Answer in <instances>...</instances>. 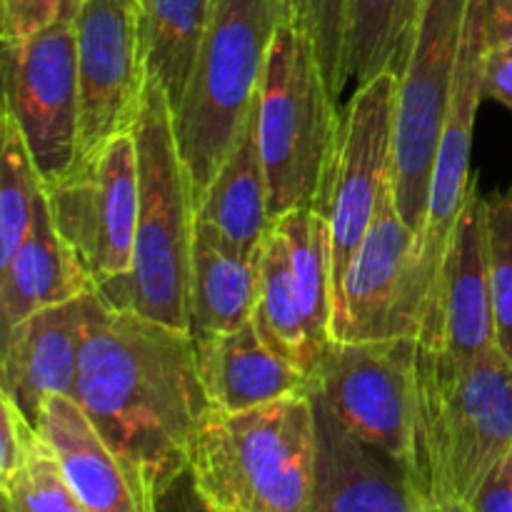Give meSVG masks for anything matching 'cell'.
Returning <instances> with one entry per match:
<instances>
[{"mask_svg": "<svg viewBox=\"0 0 512 512\" xmlns=\"http://www.w3.org/2000/svg\"><path fill=\"white\" fill-rule=\"evenodd\" d=\"M73 400L155 493L188 470L190 443L210 410L193 335L108 308L95 290Z\"/></svg>", "mask_w": 512, "mask_h": 512, "instance_id": "6da1fadb", "label": "cell"}, {"mask_svg": "<svg viewBox=\"0 0 512 512\" xmlns=\"http://www.w3.org/2000/svg\"><path fill=\"white\" fill-rule=\"evenodd\" d=\"M512 448V360L500 345L460 363L418 345L408 478L425 512L468 510Z\"/></svg>", "mask_w": 512, "mask_h": 512, "instance_id": "7a4b0ae2", "label": "cell"}, {"mask_svg": "<svg viewBox=\"0 0 512 512\" xmlns=\"http://www.w3.org/2000/svg\"><path fill=\"white\" fill-rule=\"evenodd\" d=\"M200 498L218 512H313L318 413L310 395L203 415L188 453Z\"/></svg>", "mask_w": 512, "mask_h": 512, "instance_id": "3957f363", "label": "cell"}, {"mask_svg": "<svg viewBox=\"0 0 512 512\" xmlns=\"http://www.w3.org/2000/svg\"><path fill=\"white\" fill-rule=\"evenodd\" d=\"M140 163V213L133 265L95 288L108 308L190 333V265L195 208L163 90L148 85L133 128Z\"/></svg>", "mask_w": 512, "mask_h": 512, "instance_id": "277c9868", "label": "cell"}, {"mask_svg": "<svg viewBox=\"0 0 512 512\" xmlns=\"http://www.w3.org/2000/svg\"><path fill=\"white\" fill-rule=\"evenodd\" d=\"M285 13L283 0H213L198 63L173 110L175 143L193 208L253 115L270 45Z\"/></svg>", "mask_w": 512, "mask_h": 512, "instance_id": "5b68a950", "label": "cell"}, {"mask_svg": "<svg viewBox=\"0 0 512 512\" xmlns=\"http://www.w3.org/2000/svg\"><path fill=\"white\" fill-rule=\"evenodd\" d=\"M340 103L315 50L288 13L275 30L255 103V135L265 165L270 218L318 205L333 158Z\"/></svg>", "mask_w": 512, "mask_h": 512, "instance_id": "8992f818", "label": "cell"}, {"mask_svg": "<svg viewBox=\"0 0 512 512\" xmlns=\"http://www.w3.org/2000/svg\"><path fill=\"white\" fill-rule=\"evenodd\" d=\"M473 0H423L398 70L393 198L405 223L423 233L440 130L455 83Z\"/></svg>", "mask_w": 512, "mask_h": 512, "instance_id": "52a82bcc", "label": "cell"}, {"mask_svg": "<svg viewBox=\"0 0 512 512\" xmlns=\"http://www.w3.org/2000/svg\"><path fill=\"white\" fill-rule=\"evenodd\" d=\"M428 298L420 240L398 213L390 180L335 288L330 340H418Z\"/></svg>", "mask_w": 512, "mask_h": 512, "instance_id": "ba28073f", "label": "cell"}, {"mask_svg": "<svg viewBox=\"0 0 512 512\" xmlns=\"http://www.w3.org/2000/svg\"><path fill=\"white\" fill-rule=\"evenodd\" d=\"M418 340H328L310 380V398L350 435L408 470L415 435Z\"/></svg>", "mask_w": 512, "mask_h": 512, "instance_id": "9c48e42d", "label": "cell"}, {"mask_svg": "<svg viewBox=\"0 0 512 512\" xmlns=\"http://www.w3.org/2000/svg\"><path fill=\"white\" fill-rule=\"evenodd\" d=\"M395 88L398 75L383 73L358 85L340 105L333 158L318 200L328 225L333 295L393 175Z\"/></svg>", "mask_w": 512, "mask_h": 512, "instance_id": "30bf717a", "label": "cell"}, {"mask_svg": "<svg viewBox=\"0 0 512 512\" xmlns=\"http://www.w3.org/2000/svg\"><path fill=\"white\" fill-rule=\"evenodd\" d=\"M45 190L55 228L95 288L123 278L133 265L140 213V163L133 130L110 138Z\"/></svg>", "mask_w": 512, "mask_h": 512, "instance_id": "8fae6325", "label": "cell"}, {"mask_svg": "<svg viewBox=\"0 0 512 512\" xmlns=\"http://www.w3.org/2000/svg\"><path fill=\"white\" fill-rule=\"evenodd\" d=\"M3 100L45 185L78 163L80 80L75 20L3 45Z\"/></svg>", "mask_w": 512, "mask_h": 512, "instance_id": "7c38bea8", "label": "cell"}, {"mask_svg": "<svg viewBox=\"0 0 512 512\" xmlns=\"http://www.w3.org/2000/svg\"><path fill=\"white\" fill-rule=\"evenodd\" d=\"M80 80L78 160L120 133L143 113L148 75L140 50V0H85L75 18Z\"/></svg>", "mask_w": 512, "mask_h": 512, "instance_id": "4fadbf2b", "label": "cell"}, {"mask_svg": "<svg viewBox=\"0 0 512 512\" xmlns=\"http://www.w3.org/2000/svg\"><path fill=\"white\" fill-rule=\"evenodd\" d=\"M418 345L468 363L498 343L488 263V200L478 183L458 215Z\"/></svg>", "mask_w": 512, "mask_h": 512, "instance_id": "5bb4252c", "label": "cell"}, {"mask_svg": "<svg viewBox=\"0 0 512 512\" xmlns=\"http://www.w3.org/2000/svg\"><path fill=\"white\" fill-rule=\"evenodd\" d=\"M485 55H488V38H485L483 23V0H473L468 25H465L460 63L455 70V83L450 90V103L445 110V123L440 130L438 153H435L428 218L420 233V253H423L425 275H428L430 298L438 285L450 235L475 183L470 175V153H473L475 118L485 98Z\"/></svg>", "mask_w": 512, "mask_h": 512, "instance_id": "9a60e30c", "label": "cell"}, {"mask_svg": "<svg viewBox=\"0 0 512 512\" xmlns=\"http://www.w3.org/2000/svg\"><path fill=\"white\" fill-rule=\"evenodd\" d=\"M35 428L58 458L65 480L85 510L155 512L158 493L153 485L105 443L73 398L53 395L45 400Z\"/></svg>", "mask_w": 512, "mask_h": 512, "instance_id": "2e32d148", "label": "cell"}, {"mask_svg": "<svg viewBox=\"0 0 512 512\" xmlns=\"http://www.w3.org/2000/svg\"><path fill=\"white\" fill-rule=\"evenodd\" d=\"M88 295L38 310L3 335L0 390L15 400L33 425L45 400L75 395L88 328Z\"/></svg>", "mask_w": 512, "mask_h": 512, "instance_id": "e0dca14e", "label": "cell"}, {"mask_svg": "<svg viewBox=\"0 0 512 512\" xmlns=\"http://www.w3.org/2000/svg\"><path fill=\"white\" fill-rule=\"evenodd\" d=\"M315 413L318 478L313 512H425L403 463L350 435L320 403H315Z\"/></svg>", "mask_w": 512, "mask_h": 512, "instance_id": "ac0fdd59", "label": "cell"}, {"mask_svg": "<svg viewBox=\"0 0 512 512\" xmlns=\"http://www.w3.org/2000/svg\"><path fill=\"white\" fill-rule=\"evenodd\" d=\"M198 375L213 410L238 413L275 400L310 395V375L280 355L255 323L193 338Z\"/></svg>", "mask_w": 512, "mask_h": 512, "instance_id": "d6986e66", "label": "cell"}, {"mask_svg": "<svg viewBox=\"0 0 512 512\" xmlns=\"http://www.w3.org/2000/svg\"><path fill=\"white\" fill-rule=\"evenodd\" d=\"M93 290L95 283L55 228L43 183L23 245L0 268V335L10 333L38 310L70 303Z\"/></svg>", "mask_w": 512, "mask_h": 512, "instance_id": "ffe728a7", "label": "cell"}, {"mask_svg": "<svg viewBox=\"0 0 512 512\" xmlns=\"http://www.w3.org/2000/svg\"><path fill=\"white\" fill-rule=\"evenodd\" d=\"M195 225L235 255L258 258L260 245L273 228V218L268 178L255 135V110L213 183L195 205Z\"/></svg>", "mask_w": 512, "mask_h": 512, "instance_id": "44dd1931", "label": "cell"}, {"mask_svg": "<svg viewBox=\"0 0 512 512\" xmlns=\"http://www.w3.org/2000/svg\"><path fill=\"white\" fill-rule=\"evenodd\" d=\"M258 303V258H243L195 225L190 265V335L228 333L250 323Z\"/></svg>", "mask_w": 512, "mask_h": 512, "instance_id": "7402d4cb", "label": "cell"}, {"mask_svg": "<svg viewBox=\"0 0 512 512\" xmlns=\"http://www.w3.org/2000/svg\"><path fill=\"white\" fill-rule=\"evenodd\" d=\"M213 0H140V50L148 85L178 108L198 63Z\"/></svg>", "mask_w": 512, "mask_h": 512, "instance_id": "603a6c76", "label": "cell"}, {"mask_svg": "<svg viewBox=\"0 0 512 512\" xmlns=\"http://www.w3.org/2000/svg\"><path fill=\"white\" fill-rule=\"evenodd\" d=\"M253 323L280 355L293 360L313 378L323 348L315 343L305 323L288 245L275 223L258 250V303Z\"/></svg>", "mask_w": 512, "mask_h": 512, "instance_id": "cb8c5ba5", "label": "cell"}, {"mask_svg": "<svg viewBox=\"0 0 512 512\" xmlns=\"http://www.w3.org/2000/svg\"><path fill=\"white\" fill-rule=\"evenodd\" d=\"M423 0H348L343 93L383 73L398 75Z\"/></svg>", "mask_w": 512, "mask_h": 512, "instance_id": "d4e9b609", "label": "cell"}, {"mask_svg": "<svg viewBox=\"0 0 512 512\" xmlns=\"http://www.w3.org/2000/svg\"><path fill=\"white\" fill-rule=\"evenodd\" d=\"M275 228L288 245L305 323L315 343L325 348L333 325V260L328 225L318 205H305L280 215Z\"/></svg>", "mask_w": 512, "mask_h": 512, "instance_id": "484cf974", "label": "cell"}, {"mask_svg": "<svg viewBox=\"0 0 512 512\" xmlns=\"http://www.w3.org/2000/svg\"><path fill=\"white\" fill-rule=\"evenodd\" d=\"M38 170L25 148L18 123L3 113L0 128V268L10 263L15 250L23 245L35 213L40 193Z\"/></svg>", "mask_w": 512, "mask_h": 512, "instance_id": "4316f807", "label": "cell"}, {"mask_svg": "<svg viewBox=\"0 0 512 512\" xmlns=\"http://www.w3.org/2000/svg\"><path fill=\"white\" fill-rule=\"evenodd\" d=\"M0 488L5 512H88L40 433L23 465Z\"/></svg>", "mask_w": 512, "mask_h": 512, "instance_id": "83f0119b", "label": "cell"}, {"mask_svg": "<svg viewBox=\"0 0 512 512\" xmlns=\"http://www.w3.org/2000/svg\"><path fill=\"white\" fill-rule=\"evenodd\" d=\"M488 263L498 343L512 360V185L488 200Z\"/></svg>", "mask_w": 512, "mask_h": 512, "instance_id": "f1b7e54d", "label": "cell"}, {"mask_svg": "<svg viewBox=\"0 0 512 512\" xmlns=\"http://www.w3.org/2000/svg\"><path fill=\"white\" fill-rule=\"evenodd\" d=\"M348 0H293L288 15L310 40L330 93L343 95V40Z\"/></svg>", "mask_w": 512, "mask_h": 512, "instance_id": "f546056e", "label": "cell"}, {"mask_svg": "<svg viewBox=\"0 0 512 512\" xmlns=\"http://www.w3.org/2000/svg\"><path fill=\"white\" fill-rule=\"evenodd\" d=\"M85 0H0L3 45L23 43L58 23H73Z\"/></svg>", "mask_w": 512, "mask_h": 512, "instance_id": "4dcf8cb0", "label": "cell"}, {"mask_svg": "<svg viewBox=\"0 0 512 512\" xmlns=\"http://www.w3.org/2000/svg\"><path fill=\"white\" fill-rule=\"evenodd\" d=\"M38 440V428L25 418L8 393L0 390V483L10 480Z\"/></svg>", "mask_w": 512, "mask_h": 512, "instance_id": "1f68e13d", "label": "cell"}, {"mask_svg": "<svg viewBox=\"0 0 512 512\" xmlns=\"http://www.w3.org/2000/svg\"><path fill=\"white\" fill-rule=\"evenodd\" d=\"M465 512H512V448L488 475Z\"/></svg>", "mask_w": 512, "mask_h": 512, "instance_id": "d6a6232c", "label": "cell"}, {"mask_svg": "<svg viewBox=\"0 0 512 512\" xmlns=\"http://www.w3.org/2000/svg\"><path fill=\"white\" fill-rule=\"evenodd\" d=\"M485 98L505 105L512 113V48L510 45H488L485 55Z\"/></svg>", "mask_w": 512, "mask_h": 512, "instance_id": "836d02e7", "label": "cell"}, {"mask_svg": "<svg viewBox=\"0 0 512 512\" xmlns=\"http://www.w3.org/2000/svg\"><path fill=\"white\" fill-rule=\"evenodd\" d=\"M155 512H218L210 508L195 490L190 473H180L178 478L170 480L155 500Z\"/></svg>", "mask_w": 512, "mask_h": 512, "instance_id": "e575fe53", "label": "cell"}, {"mask_svg": "<svg viewBox=\"0 0 512 512\" xmlns=\"http://www.w3.org/2000/svg\"><path fill=\"white\" fill-rule=\"evenodd\" d=\"M483 23L488 45L512 48V0H483Z\"/></svg>", "mask_w": 512, "mask_h": 512, "instance_id": "d590c367", "label": "cell"}, {"mask_svg": "<svg viewBox=\"0 0 512 512\" xmlns=\"http://www.w3.org/2000/svg\"><path fill=\"white\" fill-rule=\"evenodd\" d=\"M283 3H285V10H288V8H290V3H293V0H283Z\"/></svg>", "mask_w": 512, "mask_h": 512, "instance_id": "8d00e7d4", "label": "cell"}, {"mask_svg": "<svg viewBox=\"0 0 512 512\" xmlns=\"http://www.w3.org/2000/svg\"><path fill=\"white\" fill-rule=\"evenodd\" d=\"M440 512H465V510H440Z\"/></svg>", "mask_w": 512, "mask_h": 512, "instance_id": "74e56055", "label": "cell"}]
</instances>
